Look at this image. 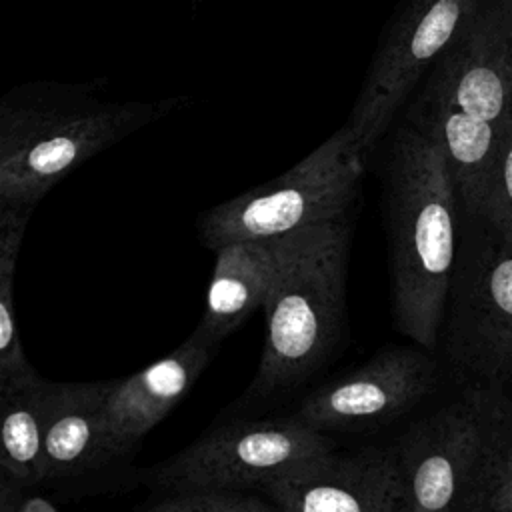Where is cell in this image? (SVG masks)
Segmentation results:
<instances>
[{
  "label": "cell",
  "instance_id": "obj_1",
  "mask_svg": "<svg viewBox=\"0 0 512 512\" xmlns=\"http://www.w3.org/2000/svg\"><path fill=\"white\" fill-rule=\"evenodd\" d=\"M382 170L396 328L434 348L458 256V192L440 146L406 118L388 130Z\"/></svg>",
  "mask_w": 512,
  "mask_h": 512
},
{
  "label": "cell",
  "instance_id": "obj_2",
  "mask_svg": "<svg viewBox=\"0 0 512 512\" xmlns=\"http://www.w3.org/2000/svg\"><path fill=\"white\" fill-rule=\"evenodd\" d=\"M104 80L26 82L0 100V206L34 208L102 150L170 114L180 98L102 100Z\"/></svg>",
  "mask_w": 512,
  "mask_h": 512
},
{
  "label": "cell",
  "instance_id": "obj_3",
  "mask_svg": "<svg viewBox=\"0 0 512 512\" xmlns=\"http://www.w3.org/2000/svg\"><path fill=\"white\" fill-rule=\"evenodd\" d=\"M276 270L264 300L266 340L250 398L302 384L334 350L344 314L348 220L272 238Z\"/></svg>",
  "mask_w": 512,
  "mask_h": 512
},
{
  "label": "cell",
  "instance_id": "obj_4",
  "mask_svg": "<svg viewBox=\"0 0 512 512\" xmlns=\"http://www.w3.org/2000/svg\"><path fill=\"white\" fill-rule=\"evenodd\" d=\"M368 154L348 124L274 180L250 188L200 218V234L214 252L230 242L262 240L306 226L346 220Z\"/></svg>",
  "mask_w": 512,
  "mask_h": 512
},
{
  "label": "cell",
  "instance_id": "obj_5",
  "mask_svg": "<svg viewBox=\"0 0 512 512\" xmlns=\"http://www.w3.org/2000/svg\"><path fill=\"white\" fill-rule=\"evenodd\" d=\"M458 242L448 292L446 352L488 386L512 380V238L484 220Z\"/></svg>",
  "mask_w": 512,
  "mask_h": 512
},
{
  "label": "cell",
  "instance_id": "obj_6",
  "mask_svg": "<svg viewBox=\"0 0 512 512\" xmlns=\"http://www.w3.org/2000/svg\"><path fill=\"white\" fill-rule=\"evenodd\" d=\"M480 0H404L370 60L348 126L370 156L388 134L422 74L470 24Z\"/></svg>",
  "mask_w": 512,
  "mask_h": 512
},
{
  "label": "cell",
  "instance_id": "obj_7",
  "mask_svg": "<svg viewBox=\"0 0 512 512\" xmlns=\"http://www.w3.org/2000/svg\"><path fill=\"white\" fill-rule=\"evenodd\" d=\"M392 450L404 512H478L488 456L484 388L466 390L410 426Z\"/></svg>",
  "mask_w": 512,
  "mask_h": 512
},
{
  "label": "cell",
  "instance_id": "obj_8",
  "mask_svg": "<svg viewBox=\"0 0 512 512\" xmlns=\"http://www.w3.org/2000/svg\"><path fill=\"white\" fill-rule=\"evenodd\" d=\"M328 452L330 442L322 432L298 418L234 422L154 468L150 482L180 494L232 492L266 486Z\"/></svg>",
  "mask_w": 512,
  "mask_h": 512
},
{
  "label": "cell",
  "instance_id": "obj_9",
  "mask_svg": "<svg viewBox=\"0 0 512 512\" xmlns=\"http://www.w3.org/2000/svg\"><path fill=\"white\" fill-rule=\"evenodd\" d=\"M422 90L504 128L512 114V0L478 8Z\"/></svg>",
  "mask_w": 512,
  "mask_h": 512
},
{
  "label": "cell",
  "instance_id": "obj_10",
  "mask_svg": "<svg viewBox=\"0 0 512 512\" xmlns=\"http://www.w3.org/2000/svg\"><path fill=\"white\" fill-rule=\"evenodd\" d=\"M434 382L436 366L428 356L412 348L386 350L308 394L296 418L320 432L372 426L406 412Z\"/></svg>",
  "mask_w": 512,
  "mask_h": 512
},
{
  "label": "cell",
  "instance_id": "obj_11",
  "mask_svg": "<svg viewBox=\"0 0 512 512\" xmlns=\"http://www.w3.org/2000/svg\"><path fill=\"white\" fill-rule=\"evenodd\" d=\"M262 488L280 512H404L394 450L328 452Z\"/></svg>",
  "mask_w": 512,
  "mask_h": 512
},
{
  "label": "cell",
  "instance_id": "obj_12",
  "mask_svg": "<svg viewBox=\"0 0 512 512\" xmlns=\"http://www.w3.org/2000/svg\"><path fill=\"white\" fill-rule=\"evenodd\" d=\"M210 348L194 332L168 356L124 380L112 382L104 418L116 454H124L134 446L182 400L206 368Z\"/></svg>",
  "mask_w": 512,
  "mask_h": 512
},
{
  "label": "cell",
  "instance_id": "obj_13",
  "mask_svg": "<svg viewBox=\"0 0 512 512\" xmlns=\"http://www.w3.org/2000/svg\"><path fill=\"white\" fill-rule=\"evenodd\" d=\"M404 118L440 146L466 216L480 218L504 128L424 90L410 100Z\"/></svg>",
  "mask_w": 512,
  "mask_h": 512
},
{
  "label": "cell",
  "instance_id": "obj_14",
  "mask_svg": "<svg viewBox=\"0 0 512 512\" xmlns=\"http://www.w3.org/2000/svg\"><path fill=\"white\" fill-rule=\"evenodd\" d=\"M112 382H48L44 406V478L84 474L118 456L106 432V398Z\"/></svg>",
  "mask_w": 512,
  "mask_h": 512
},
{
  "label": "cell",
  "instance_id": "obj_15",
  "mask_svg": "<svg viewBox=\"0 0 512 512\" xmlns=\"http://www.w3.org/2000/svg\"><path fill=\"white\" fill-rule=\"evenodd\" d=\"M276 256L272 238L240 240L216 250L206 308L196 334L210 346L236 330L258 306H264Z\"/></svg>",
  "mask_w": 512,
  "mask_h": 512
},
{
  "label": "cell",
  "instance_id": "obj_16",
  "mask_svg": "<svg viewBox=\"0 0 512 512\" xmlns=\"http://www.w3.org/2000/svg\"><path fill=\"white\" fill-rule=\"evenodd\" d=\"M48 380L38 378L24 386L2 388L0 464L2 474L18 486L38 484L44 478V406Z\"/></svg>",
  "mask_w": 512,
  "mask_h": 512
},
{
  "label": "cell",
  "instance_id": "obj_17",
  "mask_svg": "<svg viewBox=\"0 0 512 512\" xmlns=\"http://www.w3.org/2000/svg\"><path fill=\"white\" fill-rule=\"evenodd\" d=\"M32 208L0 206V390L24 386L40 376L28 362L16 320V262Z\"/></svg>",
  "mask_w": 512,
  "mask_h": 512
},
{
  "label": "cell",
  "instance_id": "obj_18",
  "mask_svg": "<svg viewBox=\"0 0 512 512\" xmlns=\"http://www.w3.org/2000/svg\"><path fill=\"white\" fill-rule=\"evenodd\" d=\"M488 412V456L478 512H512V400L484 388Z\"/></svg>",
  "mask_w": 512,
  "mask_h": 512
},
{
  "label": "cell",
  "instance_id": "obj_19",
  "mask_svg": "<svg viewBox=\"0 0 512 512\" xmlns=\"http://www.w3.org/2000/svg\"><path fill=\"white\" fill-rule=\"evenodd\" d=\"M480 220L512 238V114L504 124L500 152Z\"/></svg>",
  "mask_w": 512,
  "mask_h": 512
},
{
  "label": "cell",
  "instance_id": "obj_20",
  "mask_svg": "<svg viewBox=\"0 0 512 512\" xmlns=\"http://www.w3.org/2000/svg\"><path fill=\"white\" fill-rule=\"evenodd\" d=\"M230 492H188L148 512H226Z\"/></svg>",
  "mask_w": 512,
  "mask_h": 512
},
{
  "label": "cell",
  "instance_id": "obj_21",
  "mask_svg": "<svg viewBox=\"0 0 512 512\" xmlns=\"http://www.w3.org/2000/svg\"><path fill=\"white\" fill-rule=\"evenodd\" d=\"M226 512H280V510L274 504H268L260 498L232 494Z\"/></svg>",
  "mask_w": 512,
  "mask_h": 512
},
{
  "label": "cell",
  "instance_id": "obj_22",
  "mask_svg": "<svg viewBox=\"0 0 512 512\" xmlns=\"http://www.w3.org/2000/svg\"><path fill=\"white\" fill-rule=\"evenodd\" d=\"M20 486L2 474V488H0V512H20Z\"/></svg>",
  "mask_w": 512,
  "mask_h": 512
},
{
  "label": "cell",
  "instance_id": "obj_23",
  "mask_svg": "<svg viewBox=\"0 0 512 512\" xmlns=\"http://www.w3.org/2000/svg\"><path fill=\"white\" fill-rule=\"evenodd\" d=\"M20 512H56V508L48 500H44L40 496H32L22 502Z\"/></svg>",
  "mask_w": 512,
  "mask_h": 512
}]
</instances>
